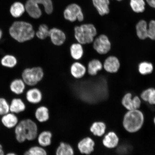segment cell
Listing matches in <instances>:
<instances>
[{"mask_svg":"<svg viewBox=\"0 0 155 155\" xmlns=\"http://www.w3.org/2000/svg\"><path fill=\"white\" fill-rule=\"evenodd\" d=\"M120 64L118 58L115 56H111L108 57L104 61L103 67L107 72L114 73L119 70Z\"/></svg>","mask_w":155,"mask_h":155,"instance_id":"cell-17","label":"cell"},{"mask_svg":"<svg viewBox=\"0 0 155 155\" xmlns=\"http://www.w3.org/2000/svg\"><path fill=\"white\" fill-rule=\"evenodd\" d=\"M140 97L143 101L148 102L151 105H155V89L150 88L143 91Z\"/></svg>","mask_w":155,"mask_h":155,"instance_id":"cell-28","label":"cell"},{"mask_svg":"<svg viewBox=\"0 0 155 155\" xmlns=\"http://www.w3.org/2000/svg\"><path fill=\"white\" fill-rule=\"evenodd\" d=\"M148 38L155 40V20L150 21L148 25Z\"/></svg>","mask_w":155,"mask_h":155,"instance_id":"cell-36","label":"cell"},{"mask_svg":"<svg viewBox=\"0 0 155 155\" xmlns=\"http://www.w3.org/2000/svg\"><path fill=\"white\" fill-rule=\"evenodd\" d=\"M92 43L95 51L100 55L107 54L111 49V42L108 37L104 34L96 37Z\"/></svg>","mask_w":155,"mask_h":155,"instance_id":"cell-7","label":"cell"},{"mask_svg":"<svg viewBox=\"0 0 155 155\" xmlns=\"http://www.w3.org/2000/svg\"><path fill=\"white\" fill-rule=\"evenodd\" d=\"M3 150V147L2 146V145L1 143H0V152L2 150Z\"/></svg>","mask_w":155,"mask_h":155,"instance_id":"cell-41","label":"cell"},{"mask_svg":"<svg viewBox=\"0 0 155 155\" xmlns=\"http://www.w3.org/2000/svg\"><path fill=\"white\" fill-rule=\"evenodd\" d=\"M70 72L73 78L80 79L83 78L87 73V67L81 62L75 61L70 68Z\"/></svg>","mask_w":155,"mask_h":155,"instance_id":"cell-12","label":"cell"},{"mask_svg":"<svg viewBox=\"0 0 155 155\" xmlns=\"http://www.w3.org/2000/svg\"><path fill=\"white\" fill-rule=\"evenodd\" d=\"M25 10L31 18L37 19L39 18L42 15L41 9L39 6L32 0H28L25 5Z\"/></svg>","mask_w":155,"mask_h":155,"instance_id":"cell-19","label":"cell"},{"mask_svg":"<svg viewBox=\"0 0 155 155\" xmlns=\"http://www.w3.org/2000/svg\"><path fill=\"white\" fill-rule=\"evenodd\" d=\"M25 10V6L21 3L17 2L11 6L10 13L13 17L18 18L24 14Z\"/></svg>","mask_w":155,"mask_h":155,"instance_id":"cell-30","label":"cell"},{"mask_svg":"<svg viewBox=\"0 0 155 155\" xmlns=\"http://www.w3.org/2000/svg\"><path fill=\"white\" fill-rule=\"evenodd\" d=\"M38 5H43L45 12L48 15L51 14L53 11V5L51 0H32Z\"/></svg>","mask_w":155,"mask_h":155,"instance_id":"cell-34","label":"cell"},{"mask_svg":"<svg viewBox=\"0 0 155 155\" xmlns=\"http://www.w3.org/2000/svg\"><path fill=\"white\" fill-rule=\"evenodd\" d=\"M5 155H18L16 153L13 152H10L5 154Z\"/></svg>","mask_w":155,"mask_h":155,"instance_id":"cell-38","label":"cell"},{"mask_svg":"<svg viewBox=\"0 0 155 155\" xmlns=\"http://www.w3.org/2000/svg\"><path fill=\"white\" fill-rule=\"evenodd\" d=\"M50 41L54 46H61L67 40L66 35L63 30L57 28L50 29L49 36Z\"/></svg>","mask_w":155,"mask_h":155,"instance_id":"cell-11","label":"cell"},{"mask_svg":"<svg viewBox=\"0 0 155 155\" xmlns=\"http://www.w3.org/2000/svg\"><path fill=\"white\" fill-rule=\"evenodd\" d=\"M3 35V34L2 31L0 29V41H1Z\"/></svg>","mask_w":155,"mask_h":155,"instance_id":"cell-39","label":"cell"},{"mask_svg":"<svg viewBox=\"0 0 155 155\" xmlns=\"http://www.w3.org/2000/svg\"><path fill=\"white\" fill-rule=\"evenodd\" d=\"M121 104L127 111L139 109L141 104V98L138 96L132 97L130 93H127L124 96L121 100Z\"/></svg>","mask_w":155,"mask_h":155,"instance_id":"cell-10","label":"cell"},{"mask_svg":"<svg viewBox=\"0 0 155 155\" xmlns=\"http://www.w3.org/2000/svg\"><path fill=\"white\" fill-rule=\"evenodd\" d=\"M50 29L48 25L45 24L40 25L38 30L35 32V36L40 40L46 39L49 36Z\"/></svg>","mask_w":155,"mask_h":155,"instance_id":"cell-32","label":"cell"},{"mask_svg":"<svg viewBox=\"0 0 155 155\" xmlns=\"http://www.w3.org/2000/svg\"><path fill=\"white\" fill-rule=\"evenodd\" d=\"M103 68V65L100 60L93 59L89 61L87 65V73L91 76H95L98 71L102 70Z\"/></svg>","mask_w":155,"mask_h":155,"instance_id":"cell-24","label":"cell"},{"mask_svg":"<svg viewBox=\"0 0 155 155\" xmlns=\"http://www.w3.org/2000/svg\"><path fill=\"white\" fill-rule=\"evenodd\" d=\"M70 54L75 61H80L84 55V48L83 45L77 42L71 45L69 48Z\"/></svg>","mask_w":155,"mask_h":155,"instance_id":"cell-21","label":"cell"},{"mask_svg":"<svg viewBox=\"0 0 155 155\" xmlns=\"http://www.w3.org/2000/svg\"><path fill=\"white\" fill-rule=\"evenodd\" d=\"M64 16L70 22H74L77 20L81 22L84 20V16L80 6L76 3L70 4L64 12Z\"/></svg>","mask_w":155,"mask_h":155,"instance_id":"cell-6","label":"cell"},{"mask_svg":"<svg viewBox=\"0 0 155 155\" xmlns=\"http://www.w3.org/2000/svg\"><path fill=\"white\" fill-rule=\"evenodd\" d=\"M119 142V137L115 132L110 131L104 135L102 140L103 146L106 148L112 149L117 147Z\"/></svg>","mask_w":155,"mask_h":155,"instance_id":"cell-14","label":"cell"},{"mask_svg":"<svg viewBox=\"0 0 155 155\" xmlns=\"http://www.w3.org/2000/svg\"><path fill=\"white\" fill-rule=\"evenodd\" d=\"M117 1H122V0H117Z\"/></svg>","mask_w":155,"mask_h":155,"instance_id":"cell-43","label":"cell"},{"mask_svg":"<svg viewBox=\"0 0 155 155\" xmlns=\"http://www.w3.org/2000/svg\"><path fill=\"white\" fill-rule=\"evenodd\" d=\"M14 129L15 140L20 144L36 140L39 133L37 122L28 118L19 120Z\"/></svg>","mask_w":155,"mask_h":155,"instance_id":"cell-1","label":"cell"},{"mask_svg":"<svg viewBox=\"0 0 155 155\" xmlns=\"http://www.w3.org/2000/svg\"><path fill=\"white\" fill-rule=\"evenodd\" d=\"M153 123H154V125L155 126V117H154V119H153Z\"/></svg>","mask_w":155,"mask_h":155,"instance_id":"cell-42","label":"cell"},{"mask_svg":"<svg viewBox=\"0 0 155 155\" xmlns=\"http://www.w3.org/2000/svg\"><path fill=\"white\" fill-rule=\"evenodd\" d=\"M9 32L13 39L20 43L30 41L35 36V31L32 25L24 21L13 23L9 28Z\"/></svg>","mask_w":155,"mask_h":155,"instance_id":"cell-2","label":"cell"},{"mask_svg":"<svg viewBox=\"0 0 155 155\" xmlns=\"http://www.w3.org/2000/svg\"><path fill=\"white\" fill-rule=\"evenodd\" d=\"M97 32L94 25L91 24H83L74 28V36L77 42L83 45L92 43Z\"/></svg>","mask_w":155,"mask_h":155,"instance_id":"cell-4","label":"cell"},{"mask_svg":"<svg viewBox=\"0 0 155 155\" xmlns=\"http://www.w3.org/2000/svg\"><path fill=\"white\" fill-rule=\"evenodd\" d=\"M26 86L22 78H16L11 81L9 85V89L13 94L19 96L24 94Z\"/></svg>","mask_w":155,"mask_h":155,"instance_id":"cell-22","label":"cell"},{"mask_svg":"<svg viewBox=\"0 0 155 155\" xmlns=\"http://www.w3.org/2000/svg\"><path fill=\"white\" fill-rule=\"evenodd\" d=\"M0 120L4 127L9 129H14L19 121L17 115L11 112L1 116Z\"/></svg>","mask_w":155,"mask_h":155,"instance_id":"cell-13","label":"cell"},{"mask_svg":"<svg viewBox=\"0 0 155 155\" xmlns=\"http://www.w3.org/2000/svg\"><path fill=\"white\" fill-rule=\"evenodd\" d=\"M10 112L9 103L5 98L0 97V116Z\"/></svg>","mask_w":155,"mask_h":155,"instance_id":"cell-35","label":"cell"},{"mask_svg":"<svg viewBox=\"0 0 155 155\" xmlns=\"http://www.w3.org/2000/svg\"><path fill=\"white\" fill-rule=\"evenodd\" d=\"M25 98L28 103L32 105H38L43 100V92L38 87H31L25 93Z\"/></svg>","mask_w":155,"mask_h":155,"instance_id":"cell-9","label":"cell"},{"mask_svg":"<svg viewBox=\"0 0 155 155\" xmlns=\"http://www.w3.org/2000/svg\"><path fill=\"white\" fill-rule=\"evenodd\" d=\"M130 5L134 12L138 13L144 12L146 4L144 0H130Z\"/></svg>","mask_w":155,"mask_h":155,"instance_id":"cell-31","label":"cell"},{"mask_svg":"<svg viewBox=\"0 0 155 155\" xmlns=\"http://www.w3.org/2000/svg\"><path fill=\"white\" fill-rule=\"evenodd\" d=\"M10 112L18 115L24 113L27 109L26 102L22 98H14L9 103Z\"/></svg>","mask_w":155,"mask_h":155,"instance_id":"cell-16","label":"cell"},{"mask_svg":"<svg viewBox=\"0 0 155 155\" xmlns=\"http://www.w3.org/2000/svg\"><path fill=\"white\" fill-rule=\"evenodd\" d=\"M137 35L141 40H144L148 38V25L146 21L141 20L136 26Z\"/></svg>","mask_w":155,"mask_h":155,"instance_id":"cell-26","label":"cell"},{"mask_svg":"<svg viewBox=\"0 0 155 155\" xmlns=\"http://www.w3.org/2000/svg\"><path fill=\"white\" fill-rule=\"evenodd\" d=\"M96 142L94 138L87 136L81 139L77 143L78 150L80 153L90 155L94 152Z\"/></svg>","mask_w":155,"mask_h":155,"instance_id":"cell-8","label":"cell"},{"mask_svg":"<svg viewBox=\"0 0 155 155\" xmlns=\"http://www.w3.org/2000/svg\"><path fill=\"white\" fill-rule=\"evenodd\" d=\"M138 70L140 74L145 75L150 74L153 70V66L152 63L144 61L139 64Z\"/></svg>","mask_w":155,"mask_h":155,"instance_id":"cell-33","label":"cell"},{"mask_svg":"<svg viewBox=\"0 0 155 155\" xmlns=\"http://www.w3.org/2000/svg\"><path fill=\"white\" fill-rule=\"evenodd\" d=\"M144 114L139 109L127 111L124 116L123 127L125 130L130 133H135L140 130L144 125Z\"/></svg>","mask_w":155,"mask_h":155,"instance_id":"cell-3","label":"cell"},{"mask_svg":"<svg viewBox=\"0 0 155 155\" xmlns=\"http://www.w3.org/2000/svg\"><path fill=\"white\" fill-rule=\"evenodd\" d=\"M44 69L40 66L26 68L23 71L21 77L27 86L35 87L43 79Z\"/></svg>","mask_w":155,"mask_h":155,"instance_id":"cell-5","label":"cell"},{"mask_svg":"<svg viewBox=\"0 0 155 155\" xmlns=\"http://www.w3.org/2000/svg\"><path fill=\"white\" fill-rule=\"evenodd\" d=\"M0 155H5L4 151L3 150L0 152Z\"/></svg>","mask_w":155,"mask_h":155,"instance_id":"cell-40","label":"cell"},{"mask_svg":"<svg viewBox=\"0 0 155 155\" xmlns=\"http://www.w3.org/2000/svg\"><path fill=\"white\" fill-rule=\"evenodd\" d=\"M53 137L51 131L44 130L38 133L36 140L38 145L46 148L51 144Z\"/></svg>","mask_w":155,"mask_h":155,"instance_id":"cell-20","label":"cell"},{"mask_svg":"<svg viewBox=\"0 0 155 155\" xmlns=\"http://www.w3.org/2000/svg\"><path fill=\"white\" fill-rule=\"evenodd\" d=\"M145 1L150 7L155 9V0H145Z\"/></svg>","mask_w":155,"mask_h":155,"instance_id":"cell-37","label":"cell"},{"mask_svg":"<svg viewBox=\"0 0 155 155\" xmlns=\"http://www.w3.org/2000/svg\"><path fill=\"white\" fill-rule=\"evenodd\" d=\"M106 128L104 122L97 120L93 122L89 128V130L94 137H100L105 135Z\"/></svg>","mask_w":155,"mask_h":155,"instance_id":"cell-18","label":"cell"},{"mask_svg":"<svg viewBox=\"0 0 155 155\" xmlns=\"http://www.w3.org/2000/svg\"><path fill=\"white\" fill-rule=\"evenodd\" d=\"M93 4L100 15H107L110 12V0H92Z\"/></svg>","mask_w":155,"mask_h":155,"instance_id":"cell-23","label":"cell"},{"mask_svg":"<svg viewBox=\"0 0 155 155\" xmlns=\"http://www.w3.org/2000/svg\"><path fill=\"white\" fill-rule=\"evenodd\" d=\"M55 155H74L73 147L69 143L61 141L60 143L55 152Z\"/></svg>","mask_w":155,"mask_h":155,"instance_id":"cell-25","label":"cell"},{"mask_svg":"<svg viewBox=\"0 0 155 155\" xmlns=\"http://www.w3.org/2000/svg\"><path fill=\"white\" fill-rule=\"evenodd\" d=\"M35 120L40 123H46L50 118L49 110L47 106L44 105H38L34 112Z\"/></svg>","mask_w":155,"mask_h":155,"instance_id":"cell-15","label":"cell"},{"mask_svg":"<svg viewBox=\"0 0 155 155\" xmlns=\"http://www.w3.org/2000/svg\"><path fill=\"white\" fill-rule=\"evenodd\" d=\"M22 155H48L45 148L38 145H33L25 150Z\"/></svg>","mask_w":155,"mask_h":155,"instance_id":"cell-29","label":"cell"},{"mask_svg":"<svg viewBox=\"0 0 155 155\" xmlns=\"http://www.w3.org/2000/svg\"><path fill=\"white\" fill-rule=\"evenodd\" d=\"M0 63L4 67L12 69L16 66L18 64V60L12 54H6L1 58Z\"/></svg>","mask_w":155,"mask_h":155,"instance_id":"cell-27","label":"cell"}]
</instances>
